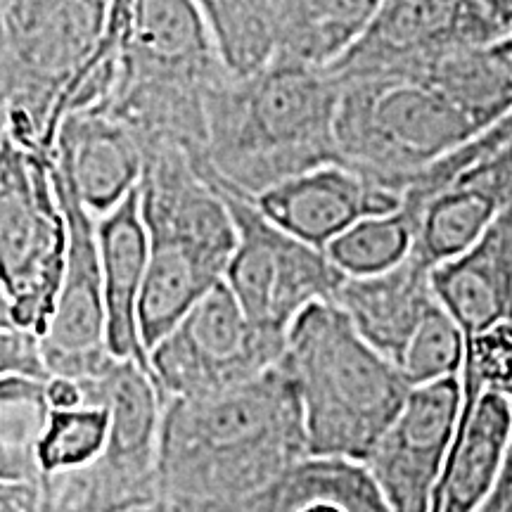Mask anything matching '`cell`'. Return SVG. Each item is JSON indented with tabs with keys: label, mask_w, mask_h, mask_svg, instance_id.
Listing matches in <instances>:
<instances>
[{
	"label": "cell",
	"mask_w": 512,
	"mask_h": 512,
	"mask_svg": "<svg viewBox=\"0 0 512 512\" xmlns=\"http://www.w3.org/2000/svg\"><path fill=\"white\" fill-rule=\"evenodd\" d=\"M304 458L302 403L280 363L226 392L164 403L159 491L174 508L256 494Z\"/></svg>",
	"instance_id": "1"
},
{
	"label": "cell",
	"mask_w": 512,
	"mask_h": 512,
	"mask_svg": "<svg viewBox=\"0 0 512 512\" xmlns=\"http://www.w3.org/2000/svg\"><path fill=\"white\" fill-rule=\"evenodd\" d=\"M339 88L323 67L275 57L252 76L226 74L207 102V162L216 183L259 197L337 150Z\"/></svg>",
	"instance_id": "2"
},
{
	"label": "cell",
	"mask_w": 512,
	"mask_h": 512,
	"mask_svg": "<svg viewBox=\"0 0 512 512\" xmlns=\"http://www.w3.org/2000/svg\"><path fill=\"white\" fill-rule=\"evenodd\" d=\"M280 366L302 403L311 458L366 463L413 389L335 302L313 304L294 320Z\"/></svg>",
	"instance_id": "3"
},
{
	"label": "cell",
	"mask_w": 512,
	"mask_h": 512,
	"mask_svg": "<svg viewBox=\"0 0 512 512\" xmlns=\"http://www.w3.org/2000/svg\"><path fill=\"white\" fill-rule=\"evenodd\" d=\"M112 0H0L3 136L53 159V114L69 83L98 53Z\"/></svg>",
	"instance_id": "4"
},
{
	"label": "cell",
	"mask_w": 512,
	"mask_h": 512,
	"mask_svg": "<svg viewBox=\"0 0 512 512\" xmlns=\"http://www.w3.org/2000/svg\"><path fill=\"white\" fill-rule=\"evenodd\" d=\"M337 88L339 159L401 195L430 166L484 133L463 107L422 79H349Z\"/></svg>",
	"instance_id": "5"
},
{
	"label": "cell",
	"mask_w": 512,
	"mask_h": 512,
	"mask_svg": "<svg viewBox=\"0 0 512 512\" xmlns=\"http://www.w3.org/2000/svg\"><path fill=\"white\" fill-rule=\"evenodd\" d=\"M81 389L86 406L107 408L110 437L86 470L43 484L41 512H133L157 505L164 399L155 380L138 363L114 361Z\"/></svg>",
	"instance_id": "6"
},
{
	"label": "cell",
	"mask_w": 512,
	"mask_h": 512,
	"mask_svg": "<svg viewBox=\"0 0 512 512\" xmlns=\"http://www.w3.org/2000/svg\"><path fill=\"white\" fill-rule=\"evenodd\" d=\"M69 230L53 159L0 133V318L46 335L67 271Z\"/></svg>",
	"instance_id": "7"
},
{
	"label": "cell",
	"mask_w": 512,
	"mask_h": 512,
	"mask_svg": "<svg viewBox=\"0 0 512 512\" xmlns=\"http://www.w3.org/2000/svg\"><path fill=\"white\" fill-rule=\"evenodd\" d=\"M216 185L238 230L226 283L256 328L287 339L294 320L313 304L332 302L347 275L328 254L275 226L254 197Z\"/></svg>",
	"instance_id": "8"
},
{
	"label": "cell",
	"mask_w": 512,
	"mask_h": 512,
	"mask_svg": "<svg viewBox=\"0 0 512 512\" xmlns=\"http://www.w3.org/2000/svg\"><path fill=\"white\" fill-rule=\"evenodd\" d=\"M287 339L256 328L226 280L150 351L164 403L240 387L283 361Z\"/></svg>",
	"instance_id": "9"
},
{
	"label": "cell",
	"mask_w": 512,
	"mask_h": 512,
	"mask_svg": "<svg viewBox=\"0 0 512 512\" xmlns=\"http://www.w3.org/2000/svg\"><path fill=\"white\" fill-rule=\"evenodd\" d=\"M501 38L503 31L477 0H384L328 72L337 81L422 79L446 57L494 46Z\"/></svg>",
	"instance_id": "10"
},
{
	"label": "cell",
	"mask_w": 512,
	"mask_h": 512,
	"mask_svg": "<svg viewBox=\"0 0 512 512\" xmlns=\"http://www.w3.org/2000/svg\"><path fill=\"white\" fill-rule=\"evenodd\" d=\"M53 185L69 230L67 271L57 306L43 335L50 377L93 382L119 358L107 347V309L102 290L98 219L83 204L67 169L53 157Z\"/></svg>",
	"instance_id": "11"
},
{
	"label": "cell",
	"mask_w": 512,
	"mask_h": 512,
	"mask_svg": "<svg viewBox=\"0 0 512 512\" xmlns=\"http://www.w3.org/2000/svg\"><path fill=\"white\" fill-rule=\"evenodd\" d=\"M460 406V377L413 387L392 427L366 458L363 465L392 512L434 510Z\"/></svg>",
	"instance_id": "12"
},
{
	"label": "cell",
	"mask_w": 512,
	"mask_h": 512,
	"mask_svg": "<svg viewBox=\"0 0 512 512\" xmlns=\"http://www.w3.org/2000/svg\"><path fill=\"white\" fill-rule=\"evenodd\" d=\"M254 202L275 226L325 252L358 221L399 211L403 195L347 164H325L261 192Z\"/></svg>",
	"instance_id": "13"
},
{
	"label": "cell",
	"mask_w": 512,
	"mask_h": 512,
	"mask_svg": "<svg viewBox=\"0 0 512 512\" xmlns=\"http://www.w3.org/2000/svg\"><path fill=\"white\" fill-rule=\"evenodd\" d=\"M463 406L432 512H479L494 491L512 432V401L460 373Z\"/></svg>",
	"instance_id": "14"
},
{
	"label": "cell",
	"mask_w": 512,
	"mask_h": 512,
	"mask_svg": "<svg viewBox=\"0 0 512 512\" xmlns=\"http://www.w3.org/2000/svg\"><path fill=\"white\" fill-rule=\"evenodd\" d=\"M53 157L67 169L95 219L117 209L143 178V147L121 121L102 112L69 114Z\"/></svg>",
	"instance_id": "15"
},
{
	"label": "cell",
	"mask_w": 512,
	"mask_h": 512,
	"mask_svg": "<svg viewBox=\"0 0 512 512\" xmlns=\"http://www.w3.org/2000/svg\"><path fill=\"white\" fill-rule=\"evenodd\" d=\"M102 290L107 309V347L119 361L138 363L150 373V351L140 335L138 311L143 294L150 238L140 211L138 188L117 209L98 219Z\"/></svg>",
	"instance_id": "16"
},
{
	"label": "cell",
	"mask_w": 512,
	"mask_h": 512,
	"mask_svg": "<svg viewBox=\"0 0 512 512\" xmlns=\"http://www.w3.org/2000/svg\"><path fill=\"white\" fill-rule=\"evenodd\" d=\"M432 268L408 256L392 271L373 278H347L335 294L339 309L370 347L399 366L403 351L434 306Z\"/></svg>",
	"instance_id": "17"
},
{
	"label": "cell",
	"mask_w": 512,
	"mask_h": 512,
	"mask_svg": "<svg viewBox=\"0 0 512 512\" xmlns=\"http://www.w3.org/2000/svg\"><path fill=\"white\" fill-rule=\"evenodd\" d=\"M176 512H392L368 467L344 458H304L287 475L235 501L183 505Z\"/></svg>",
	"instance_id": "18"
},
{
	"label": "cell",
	"mask_w": 512,
	"mask_h": 512,
	"mask_svg": "<svg viewBox=\"0 0 512 512\" xmlns=\"http://www.w3.org/2000/svg\"><path fill=\"white\" fill-rule=\"evenodd\" d=\"M432 287L467 339L512 323V235L503 211L470 252L434 268Z\"/></svg>",
	"instance_id": "19"
},
{
	"label": "cell",
	"mask_w": 512,
	"mask_h": 512,
	"mask_svg": "<svg viewBox=\"0 0 512 512\" xmlns=\"http://www.w3.org/2000/svg\"><path fill=\"white\" fill-rule=\"evenodd\" d=\"M384 0H273L278 57L328 69L368 29Z\"/></svg>",
	"instance_id": "20"
},
{
	"label": "cell",
	"mask_w": 512,
	"mask_h": 512,
	"mask_svg": "<svg viewBox=\"0 0 512 512\" xmlns=\"http://www.w3.org/2000/svg\"><path fill=\"white\" fill-rule=\"evenodd\" d=\"M503 209L482 185L456 181L422 207L411 256L432 271L460 259L484 238Z\"/></svg>",
	"instance_id": "21"
},
{
	"label": "cell",
	"mask_w": 512,
	"mask_h": 512,
	"mask_svg": "<svg viewBox=\"0 0 512 512\" xmlns=\"http://www.w3.org/2000/svg\"><path fill=\"white\" fill-rule=\"evenodd\" d=\"M216 53L233 76H252L278 57L273 0H195Z\"/></svg>",
	"instance_id": "22"
},
{
	"label": "cell",
	"mask_w": 512,
	"mask_h": 512,
	"mask_svg": "<svg viewBox=\"0 0 512 512\" xmlns=\"http://www.w3.org/2000/svg\"><path fill=\"white\" fill-rule=\"evenodd\" d=\"M46 384L29 377H0V484L43 486L38 441L53 411Z\"/></svg>",
	"instance_id": "23"
},
{
	"label": "cell",
	"mask_w": 512,
	"mask_h": 512,
	"mask_svg": "<svg viewBox=\"0 0 512 512\" xmlns=\"http://www.w3.org/2000/svg\"><path fill=\"white\" fill-rule=\"evenodd\" d=\"M415 223L403 209L368 216L325 249L328 259L347 278H373L401 266L411 256Z\"/></svg>",
	"instance_id": "24"
},
{
	"label": "cell",
	"mask_w": 512,
	"mask_h": 512,
	"mask_svg": "<svg viewBox=\"0 0 512 512\" xmlns=\"http://www.w3.org/2000/svg\"><path fill=\"white\" fill-rule=\"evenodd\" d=\"M110 437V413L102 406L72 411H50L48 425L38 441V467L43 484L48 479L86 470L102 456Z\"/></svg>",
	"instance_id": "25"
},
{
	"label": "cell",
	"mask_w": 512,
	"mask_h": 512,
	"mask_svg": "<svg viewBox=\"0 0 512 512\" xmlns=\"http://www.w3.org/2000/svg\"><path fill=\"white\" fill-rule=\"evenodd\" d=\"M465 349V332L437 302L408 342L399 361V370L411 387H425V384L448 380V377H460Z\"/></svg>",
	"instance_id": "26"
},
{
	"label": "cell",
	"mask_w": 512,
	"mask_h": 512,
	"mask_svg": "<svg viewBox=\"0 0 512 512\" xmlns=\"http://www.w3.org/2000/svg\"><path fill=\"white\" fill-rule=\"evenodd\" d=\"M460 373L477 377L489 392H503L512 382V323L467 339Z\"/></svg>",
	"instance_id": "27"
},
{
	"label": "cell",
	"mask_w": 512,
	"mask_h": 512,
	"mask_svg": "<svg viewBox=\"0 0 512 512\" xmlns=\"http://www.w3.org/2000/svg\"><path fill=\"white\" fill-rule=\"evenodd\" d=\"M0 377L50 380L46 354H43V337L19 328L8 318H0Z\"/></svg>",
	"instance_id": "28"
},
{
	"label": "cell",
	"mask_w": 512,
	"mask_h": 512,
	"mask_svg": "<svg viewBox=\"0 0 512 512\" xmlns=\"http://www.w3.org/2000/svg\"><path fill=\"white\" fill-rule=\"evenodd\" d=\"M479 512H512V432L494 491H491V496L486 498V503Z\"/></svg>",
	"instance_id": "29"
},
{
	"label": "cell",
	"mask_w": 512,
	"mask_h": 512,
	"mask_svg": "<svg viewBox=\"0 0 512 512\" xmlns=\"http://www.w3.org/2000/svg\"><path fill=\"white\" fill-rule=\"evenodd\" d=\"M46 394L53 411H72V408L86 406L81 384L67 380V377H50L46 384Z\"/></svg>",
	"instance_id": "30"
},
{
	"label": "cell",
	"mask_w": 512,
	"mask_h": 512,
	"mask_svg": "<svg viewBox=\"0 0 512 512\" xmlns=\"http://www.w3.org/2000/svg\"><path fill=\"white\" fill-rule=\"evenodd\" d=\"M477 3L491 17V22L503 31V36L512 34V0H477Z\"/></svg>",
	"instance_id": "31"
},
{
	"label": "cell",
	"mask_w": 512,
	"mask_h": 512,
	"mask_svg": "<svg viewBox=\"0 0 512 512\" xmlns=\"http://www.w3.org/2000/svg\"><path fill=\"white\" fill-rule=\"evenodd\" d=\"M133 512H176L174 508H171L169 503L159 501L157 505H150V508H143V510H133Z\"/></svg>",
	"instance_id": "32"
},
{
	"label": "cell",
	"mask_w": 512,
	"mask_h": 512,
	"mask_svg": "<svg viewBox=\"0 0 512 512\" xmlns=\"http://www.w3.org/2000/svg\"><path fill=\"white\" fill-rule=\"evenodd\" d=\"M501 46L505 48V53L512 57V34H508L505 38H501Z\"/></svg>",
	"instance_id": "33"
},
{
	"label": "cell",
	"mask_w": 512,
	"mask_h": 512,
	"mask_svg": "<svg viewBox=\"0 0 512 512\" xmlns=\"http://www.w3.org/2000/svg\"><path fill=\"white\" fill-rule=\"evenodd\" d=\"M503 216H505V221H508V228H510V235H512V204H508V207L503 209Z\"/></svg>",
	"instance_id": "34"
},
{
	"label": "cell",
	"mask_w": 512,
	"mask_h": 512,
	"mask_svg": "<svg viewBox=\"0 0 512 512\" xmlns=\"http://www.w3.org/2000/svg\"><path fill=\"white\" fill-rule=\"evenodd\" d=\"M501 394H505V396H508V399L512 401V382L508 384V387H505V389H503V392H501Z\"/></svg>",
	"instance_id": "35"
}]
</instances>
